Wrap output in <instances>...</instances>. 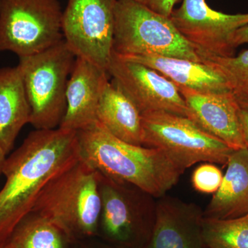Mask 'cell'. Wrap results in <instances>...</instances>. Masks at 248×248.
Returning <instances> with one entry per match:
<instances>
[{
    "mask_svg": "<svg viewBox=\"0 0 248 248\" xmlns=\"http://www.w3.org/2000/svg\"><path fill=\"white\" fill-rule=\"evenodd\" d=\"M79 159L77 132L60 128L31 132L6 158V183L0 190V243H6L31 213L47 184Z\"/></svg>",
    "mask_w": 248,
    "mask_h": 248,
    "instance_id": "obj_1",
    "label": "cell"
},
{
    "mask_svg": "<svg viewBox=\"0 0 248 248\" xmlns=\"http://www.w3.org/2000/svg\"><path fill=\"white\" fill-rule=\"evenodd\" d=\"M77 134L80 159L111 180L153 197H163L184 172L161 150L122 141L98 122Z\"/></svg>",
    "mask_w": 248,
    "mask_h": 248,
    "instance_id": "obj_2",
    "label": "cell"
},
{
    "mask_svg": "<svg viewBox=\"0 0 248 248\" xmlns=\"http://www.w3.org/2000/svg\"><path fill=\"white\" fill-rule=\"evenodd\" d=\"M101 208L99 173L79 158L47 184L31 213L58 223L73 239L97 234Z\"/></svg>",
    "mask_w": 248,
    "mask_h": 248,
    "instance_id": "obj_3",
    "label": "cell"
},
{
    "mask_svg": "<svg viewBox=\"0 0 248 248\" xmlns=\"http://www.w3.org/2000/svg\"><path fill=\"white\" fill-rule=\"evenodd\" d=\"M112 53L117 56L159 55L205 62L170 17L135 0H117Z\"/></svg>",
    "mask_w": 248,
    "mask_h": 248,
    "instance_id": "obj_4",
    "label": "cell"
},
{
    "mask_svg": "<svg viewBox=\"0 0 248 248\" xmlns=\"http://www.w3.org/2000/svg\"><path fill=\"white\" fill-rule=\"evenodd\" d=\"M77 57L64 40L44 51L19 58L17 66L36 130L60 127L66 109L67 84Z\"/></svg>",
    "mask_w": 248,
    "mask_h": 248,
    "instance_id": "obj_5",
    "label": "cell"
},
{
    "mask_svg": "<svg viewBox=\"0 0 248 248\" xmlns=\"http://www.w3.org/2000/svg\"><path fill=\"white\" fill-rule=\"evenodd\" d=\"M142 121L143 146L161 150L184 171L200 162L226 165L234 151L184 116L153 112Z\"/></svg>",
    "mask_w": 248,
    "mask_h": 248,
    "instance_id": "obj_6",
    "label": "cell"
},
{
    "mask_svg": "<svg viewBox=\"0 0 248 248\" xmlns=\"http://www.w3.org/2000/svg\"><path fill=\"white\" fill-rule=\"evenodd\" d=\"M62 16L58 0H0V51L22 58L58 45Z\"/></svg>",
    "mask_w": 248,
    "mask_h": 248,
    "instance_id": "obj_7",
    "label": "cell"
},
{
    "mask_svg": "<svg viewBox=\"0 0 248 248\" xmlns=\"http://www.w3.org/2000/svg\"><path fill=\"white\" fill-rule=\"evenodd\" d=\"M117 0H68L62 32L77 58L107 71L112 55Z\"/></svg>",
    "mask_w": 248,
    "mask_h": 248,
    "instance_id": "obj_8",
    "label": "cell"
},
{
    "mask_svg": "<svg viewBox=\"0 0 248 248\" xmlns=\"http://www.w3.org/2000/svg\"><path fill=\"white\" fill-rule=\"evenodd\" d=\"M170 19L202 58L234 55L233 33L248 24L247 14H227L210 8L205 0H183Z\"/></svg>",
    "mask_w": 248,
    "mask_h": 248,
    "instance_id": "obj_9",
    "label": "cell"
},
{
    "mask_svg": "<svg viewBox=\"0 0 248 248\" xmlns=\"http://www.w3.org/2000/svg\"><path fill=\"white\" fill-rule=\"evenodd\" d=\"M128 186L99 173L102 202L99 227L106 239L120 248H143L151 237L155 213L143 211Z\"/></svg>",
    "mask_w": 248,
    "mask_h": 248,
    "instance_id": "obj_10",
    "label": "cell"
},
{
    "mask_svg": "<svg viewBox=\"0 0 248 248\" xmlns=\"http://www.w3.org/2000/svg\"><path fill=\"white\" fill-rule=\"evenodd\" d=\"M107 72L141 115L166 112L188 117V108L177 85L153 68L112 53Z\"/></svg>",
    "mask_w": 248,
    "mask_h": 248,
    "instance_id": "obj_11",
    "label": "cell"
},
{
    "mask_svg": "<svg viewBox=\"0 0 248 248\" xmlns=\"http://www.w3.org/2000/svg\"><path fill=\"white\" fill-rule=\"evenodd\" d=\"M177 87L188 108L189 119L233 150L246 148L240 127V107L232 92L204 93Z\"/></svg>",
    "mask_w": 248,
    "mask_h": 248,
    "instance_id": "obj_12",
    "label": "cell"
},
{
    "mask_svg": "<svg viewBox=\"0 0 248 248\" xmlns=\"http://www.w3.org/2000/svg\"><path fill=\"white\" fill-rule=\"evenodd\" d=\"M108 77L105 70L76 58L67 84L66 112L59 128L78 132L97 122L98 104Z\"/></svg>",
    "mask_w": 248,
    "mask_h": 248,
    "instance_id": "obj_13",
    "label": "cell"
},
{
    "mask_svg": "<svg viewBox=\"0 0 248 248\" xmlns=\"http://www.w3.org/2000/svg\"><path fill=\"white\" fill-rule=\"evenodd\" d=\"M203 218L195 205L164 198L155 208L154 226L143 248H204Z\"/></svg>",
    "mask_w": 248,
    "mask_h": 248,
    "instance_id": "obj_14",
    "label": "cell"
},
{
    "mask_svg": "<svg viewBox=\"0 0 248 248\" xmlns=\"http://www.w3.org/2000/svg\"><path fill=\"white\" fill-rule=\"evenodd\" d=\"M118 57L153 68L179 87L204 93L232 92L225 75L208 61L199 62L159 55Z\"/></svg>",
    "mask_w": 248,
    "mask_h": 248,
    "instance_id": "obj_15",
    "label": "cell"
},
{
    "mask_svg": "<svg viewBox=\"0 0 248 248\" xmlns=\"http://www.w3.org/2000/svg\"><path fill=\"white\" fill-rule=\"evenodd\" d=\"M221 185L214 194L203 218L230 219L248 214V150H234L226 164Z\"/></svg>",
    "mask_w": 248,
    "mask_h": 248,
    "instance_id": "obj_16",
    "label": "cell"
},
{
    "mask_svg": "<svg viewBox=\"0 0 248 248\" xmlns=\"http://www.w3.org/2000/svg\"><path fill=\"white\" fill-rule=\"evenodd\" d=\"M31 108L18 66L0 68V148L8 155L30 123Z\"/></svg>",
    "mask_w": 248,
    "mask_h": 248,
    "instance_id": "obj_17",
    "label": "cell"
},
{
    "mask_svg": "<svg viewBox=\"0 0 248 248\" xmlns=\"http://www.w3.org/2000/svg\"><path fill=\"white\" fill-rule=\"evenodd\" d=\"M97 121L116 138L143 146L141 114L112 81H108L103 89L98 104Z\"/></svg>",
    "mask_w": 248,
    "mask_h": 248,
    "instance_id": "obj_18",
    "label": "cell"
},
{
    "mask_svg": "<svg viewBox=\"0 0 248 248\" xmlns=\"http://www.w3.org/2000/svg\"><path fill=\"white\" fill-rule=\"evenodd\" d=\"M71 240L58 223L31 213L18 223L6 244L11 248H68Z\"/></svg>",
    "mask_w": 248,
    "mask_h": 248,
    "instance_id": "obj_19",
    "label": "cell"
},
{
    "mask_svg": "<svg viewBox=\"0 0 248 248\" xmlns=\"http://www.w3.org/2000/svg\"><path fill=\"white\" fill-rule=\"evenodd\" d=\"M204 248H248V214L230 219L203 218Z\"/></svg>",
    "mask_w": 248,
    "mask_h": 248,
    "instance_id": "obj_20",
    "label": "cell"
},
{
    "mask_svg": "<svg viewBox=\"0 0 248 248\" xmlns=\"http://www.w3.org/2000/svg\"><path fill=\"white\" fill-rule=\"evenodd\" d=\"M204 60L211 62L225 75L234 95L248 93V49L236 56H210Z\"/></svg>",
    "mask_w": 248,
    "mask_h": 248,
    "instance_id": "obj_21",
    "label": "cell"
},
{
    "mask_svg": "<svg viewBox=\"0 0 248 248\" xmlns=\"http://www.w3.org/2000/svg\"><path fill=\"white\" fill-rule=\"evenodd\" d=\"M223 173L215 164L205 163L198 166L192 174L194 188L205 194H215L223 181Z\"/></svg>",
    "mask_w": 248,
    "mask_h": 248,
    "instance_id": "obj_22",
    "label": "cell"
},
{
    "mask_svg": "<svg viewBox=\"0 0 248 248\" xmlns=\"http://www.w3.org/2000/svg\"><path fill=\"white\" fill-rule=\"evenodd\" d=\"M179 0H146V6L156 14L170 17Z\"/></svg>",
    "mask_w": 248,
    "mask_h": 248,
    "instance_id": "obj_23",
    "label": "cell"
},
{
    "mask_svg": "<svg viewBox=\"0 0 248 248\" xmlns=\"http://www.w3.org/2000/svg\"><path fill=\"white\" fill-rule=\"evenodd\" d=\"M231 44L233 48L248 44V24L235 31L232 35Z\"/></svg>",
    "mask_w": 248,
    "mask_h": 248,
    "instance_id": "obj_24",
    "label": "cell"
},
{
    "mask_svg": "<svg viewBox=\"0 0 248 248\" xmlns=\"http://www.w3.org/2000/svg\"><path fill=\"white\" fill-rule=\"evenodd\" d=\"M239 117L241 135L246 148L248 150V110L240 108Z\"/></svg>",
    "mask_w": 248,
    "mask_h": 248,
    "instance_id": "obj_25",
    "label": "cell"
},
{
    "mask_svg": "<svg viewBox=\"0 0 248 248\" xmlns=\"http://www.w3.org/2000/svg\"><path fill=\"white\" fill-rule=\"evenodd\" d=\"M234 97L240 108L248 110V93L237 94L234 95Z\"/></svg>",
    "mask_w": 248,
    "mask_h": 248,
    "instance_id": "obj_26",
    "label": "cell"
},
{
    "mask_svg": "<svg viewBox=\"0 0 248 248\" xmlns=\"http://www.w3.org/2000/svg\"><path fill=\"white\" fill-rule=\"evenodd\" d=\"M6 155L5 154L4 152L0 148V175L2 174L3 167H4L5 160L6 158Z\"/></svg>",
    "mask_w": 248,
    "mask_h": 248,
    "instance_id": "obj_27",
    "label": "cell"
},
{
    "mask_svg": "<svg viewBox=\"0 0 248 248\" xmlns=\"http://www.w3.org/2000/svg\"><path fill=\"white\" fill-rule=\"evenodd\" d=\"M0 248H11L6 243H0Z\"/></svg>",
    "mask_w": 248,
    "mask_h": 248,
    "instance_id": "obj_28",
    "label": "cell"
},
{
    "mask_svg": "<svg viewBox=\"0 0 248 248\" xmlns=\"http://www.w3.org/2000/svg\"><path fill=\"white\" fill-rule=\"evenodd\" d=\"M135 1H138V2L142 3V4L146 5V0H135Z\"/></svg>",
    "mask_w": 248,
    "mask_h": 248,
    "instance_id": "obj_29",
    "label": "cell"
}]
</instances>
